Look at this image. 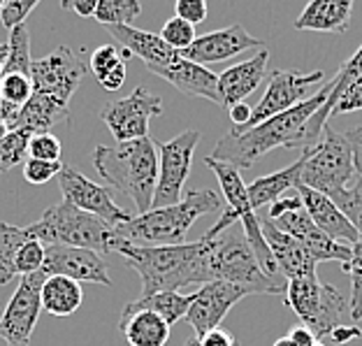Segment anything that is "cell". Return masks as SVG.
Segmentation results:
<instances>
[{
	"instance_id": "obj_1",
	"label": "cell",
	"mask_w": 362,
	"mask_h": 346,
	"mask_svg": "<svg viewBox=\"0 0 362 346\" xmlns=\"http://www.w3.org/2000/svg\"><path fill=\"white\" fill-rule=\"evenodd\" d=\"M214 237L202 235L197 242L168 244V246H135L114 237L112 251L123 256L128 267H133L142 282V295L160 291L179 293L184 286L207 284L209 275V251ZM139 295V298H142Z\"/></svg>"
},
{
	"instance_id": "obj_2",
	"label": "cell",
	"mask_w": 362,
	"mask_h": 346,
	"mask_svg": "<svg viewBox=\"0 0 362 346\" xmlns=\"http://www.w3.org/2000/svg\"><path fill=\"white\" fill-rule=\"evenodd\" d=\"M334 88V81H325V86L318 93L309 96L307 100L298 103L291 110H286L276 117L258 123L253 128H233L228 135H223L214 146L211 158L226 161L237 170H249L253 163L260 161L262 156L279 149H298L302 144V128L314 114L327 103Z\"/></svg>"
},
{
	"instance_id": "obj_3",
	"label": "cell",
	"mask_w": 362,
	"mask_h": 346,
	"mask_svg": "<svg viewBox=\"0 0 362 346\" xmlns=\"http://www.w3.org/2000/svg\"><path fill=\"white\" fill-rule=\"evenodd\" d=\"M90 161L107 184L133 200L137 214L151 209L158 184V142L139 137L114 146H95Z\"/></svg>"
},
{
	"instance_id": "obj_4",
	"label": "cell",
	"mask_w": 362,
	"mask_h": 346,
	"mask_svg": "<svg viewBox=\"0 0 362 346\" xmlns=\"http://www.w3.org/2000/svg\"><path fill=\"white\" fill-rule=\"evenodd\" d=\"M223 207L218 193L202 188V191H188L177 204L170 207L149 209L137 214L126 224L114 228V237L135 246H168L184 244L188 230L204 214L218 212Z\"/></svg>"
},
{
	"instance_id": "obj_5",
	"label": "cell",
	"mask_w": 362,
	"mask_h": 346,
	"mask_svg": "<svg viewBox=\"0 0 362 346\" xmlns=\"http://www.w3.org/2000/svg\"><path fill=\"white\" fill-rule=\"evenodd\" d=\"M26 233L42 244L79 246V249L100 253V256L112 251L114 242V228L107 221L75 207L68 200H61L54 207L45 209L35 224L26 226Z\"/></svg>"
},
{
	"instance_id": "obj_6",
	"label": "cell",
	"mask_w": 362,
	"mask_h": 346,
	"mask_svg": "<svg viewBox=\"0 0 362 346\" xmlns=\"http://www.w3.org/2000/svg\"><path fill=\"white\" fill-rule=\"evenodd\" d=\"M286 304L309 328L318 342H325L334 328L351 323V302L339 288L323 284L316 275L293 279L286 286Z\"/></svg>"
},
{
	"instance_id": "obj_7",
	"label": "cell",
	"mask_w": 362,
	"mask_h": 346,
	"mask_svg": "<svg viewBox=\"0 0 362 346\" xmlns=\"http://www.w3.org/2000/svg\"><path fill=\"white\" fill-rule=\"evenodd\" d=\"M353 179H356V166H353L351 144L344 133L325 128L318 142L304 151L300 184L334 200L353 184Z\"/></svg>"
},
{
	"instance_id": "obj_8",
	"label": "cell",
	"mask_w": 362,
	"mask_h": 346,
	"mask_svg": "<svg viewBox=\"0 0 362 346\" xmlns=\"http://www.w3.org/2000/svg\"><path fill=\"white\" fill-rule=\"evenodd\" d=\"M209 275L211 282L221 279V282H230L237 286H244L256 293H286V286L272 282L260 267V263L253 253L251 244L246 242L244 233L233 235H216L211 242L209 251Z\"/></svg>"
},
{
	"instance_id": "obj_9",
	"label": "cell",
	"mask_w": 362,
	"mask_h": 346,
	"mask_svg": "<svg viewBox=\"0 0 362 346\" xmlns=\"http://www.w3.org/2000/svg\"><path fill=\"white\" fill-rule=\"evenodd\" d=\"M265 217L279 230H284L286 235L295 237V240H300L304 246H307V251L314 256L316 263L339 260L341 265H346L351 260V246L332 240L330 235H325L323 230L311 221V217L307 214V209H304L298 193L291 197L281 195L276 202H272L265 212Z\"/></svg>"
},
{
	"instance_id": "obj_10",
	"label": "cell",
	"mask_w": 362,
	"mask_h": 346,
	"mask_svg": "<svg viewBox=\"0 0 362 346\" xmlns=\"http://www.w3.org/2000/svg\"><path fill=\"white\" fill-rule=\"evenodd\" d=\"M200 130H184L170 142L158 144V184H156L151 209L170 207L181 200V191L191 175L195 146L200 144Z\"/></svg>"
},
{
	"instance_id": "obj_11",
	"label": "cell",
	"mask_w": 362,
	"mask_h": 346,
	"mask_svg": "<svg viewBox=\"0 0 362 346\" xmlns=\"http://www.w3.org/2000/svg\"><path fill=\"white\" fill-rule=\"evenodd\" d=\"M47 275L42 270L21 277L14 295L0 314V340L7 346H28L33 330L37 325L40 311H42V284Z\"/></svg>"
},
{
	"instance_id": "obj_12",
	"label": "cell",
	"mask_w": 362,
	"mask_h": 346,
	"mask_svg": "<svg viewBox=\"0 0 362 346\" xmlns=\"http://www.w3.org/2000/svg\"><path fill=\"white\" fill-rule=\"evenodd\" d=\"M88 65L70 47H56L45 59H33V91L47 93L70 105L72 96L86 77Z\"/></svg>"
},
{
	"instance_id": "obj_13",
	"label": "cell",
	"mask_w": 362,
	"mask_h": 346,
	"mask_svg": "<svg viewBox=\"0 0 362 346\" xmlns=\"http://www.w3.org/2000/svg\"><path fill=\"white\" fill-rule=\"evenodd\" d=\"M160 114V98L149 93L144 86H137L130 96L107 105L100 112V119L117 142H128V139L149 137V121Z\"/></svg>"
},
{
	"instance_id": "obj_14",
	"label": "cell",
	"mask_w": 362,
	"mask_h": 346,
	"mask_svg": "<svg viewBox=\"0 0 362 346\" xmlns=\"http://www.w3.org/2000/svg\"><path fill=\"white\" fill-rule=\"evenodd\" d=\"M56 179H59L63 200H68V202L75 204V207L107 221L112 228H117V226L133 219V214L121 209L119 204L114 202V195H112L110 188L90 181L88 177L81 175L79 170L70 168V166H63Z\"/></svg>"
},
{
	"instance_id": "obj_15",
	"label": "cell",
	"mask_w": 362,
	"mask_h": 346,
	"mask_svg": "<svg viewBox=\"0 0 362 346\" xmlns=\"http://www.w3.org/2000/svg\"><path fill=\"white\" fill-rule=\"evenodd\" d=\"M320 81H325L323 70H314L311 75H302L298 70H274L269 75V84L265 96L260 98V103L253 107L251 121L246 128H253L258 123L267 121L276 114L291 110L298 103L307 100L309 88H314Z\"/></svg>"
},
{
	"instance_id": "obj_16",
	"label": "cell",
	"mask_w": 362,
	"mask_h": 346,
	"mask_svg": "<svg viewBox=\"0 0 362 346\" xmlns=\"http://www.w3.org/2000/svg\"><path fill=\"white\" fill-rule=\"evenodd\" d=\"M47 277H70L75 282L112 286L110 267L100 253L65 244H45L42 267Z\"/></svg>"
},
{
	"instance_id": "obj_17",
	"label": "cell",
	"mask_w": 362,
	"mask_h": 346,
	"mask_svg": "<svg viewBox=\"0 0 362 346\" xmlns=\"http://www.w3.org/2000/svg\"><path fill=\"white\" fill-rule=\"evenodd\" d=\"M246 295H253L249 288L214 279V282L202 284L197 293H193V302L184 318L195 330V335H202L211 328H218L221 321L228 316V311Z\"/></svg>"
},
{
	"instance_id": "obj_18",
	"label": "cell",
	"mask_w": 362,
	"mask_h": 346,
	"mask_svg": "<svg viewBox=\"0 0 362 346\" xmlns=\"http://www.w3.org/2000/svg\"><path fill=\"white\" fill-rule=\"evenodd\" d=\"M256 47L262 49L265 42L253 38L244 26H240V23H233V26L207 33V35H197L195 42L179 54L193 63L209 65V63L230 61V59H235L237 54L246 52V49H256Z\"/></svg>"
},
{
	"instance_id": "obj_19",
	"label": "cell",
	"mask_w": 362,
	"mask_h": 346,
	"mask_svg": "<svg viewBox=\"0 0 362 346\" xmlns=\"http://www.w3.org/2000/svg\"><path fill=\"white\" fill-rule=\"evenodd\" d=\"M207 168L216 175L218 184H221V193H223V214H221V221H216L207 233V237H216L221 233H226L230 226H235L237 221H242L244 217L253 214L251 200H249V184H244L242 172L235 166H230L226 161H216L207 156L204 158Z\"/></svg>"
},
{
	"instance_id": "obj_20",
	"label": "cell",
	"mask_w": 362,
	"mask_h": 346,
	"mask_svg": "<svg viewBox=\"0 0 362 346\" xmlns=\"http://www.w3.org/2000/svg\"><path fill=\"white\" fill-rule=\"evenodd\" d=\"M260 217V228H262V237L269 246L272 256H274L279 270L284 272L286 282H293V279H302V277H311L316 275V265L314 256L307 251L300 240L286 235L284 230H279L272 221L265 217V212H258Z\"/></svg>"
},
{
	"instance_id": "obj_21",
	"label": "cell",
	"mask_w": 362,
	"mask_h": 346,
	"mask_svg": "<svg viewBox=\"0 0 362 346\" xmlns=\"http://www.w3.org/2000/svg\"><path fill=\"white\" fill-rule=\"evenodd\" d=\"M267 61L269 52L260 49L249 61H242L237 65H230L218 75V98L221 105L230 110L237 103H244L253 91L260 86V81L267 75Z\"/></svg>"
},
{
	"instance_id": "obj_22",
	"label": "cell",
	"mask_w": 362,
	"mask_h": 346,
	"mask_svg": "<svg viewBox=\"0 0 362 346\" xmlns=\"http://www.w3.org/2000/svg\"><path fill=\"white\" fill-rule=\"evenodd\" d=\"M153 75L163 77L165 81H170L179 93L191 96V98H207V100L221 105L218 98V75L211 72L207 65L193 63L179 56L175 63L163 65V68L149 70Z\"/></svg>"
},
{
	"instance_id": "obj_23",
	"label": "cell",
	"mask_w": 362,
	"mask_h": 346,
	"mask_svg": "<svg viewBox=\"0 0 362 346\" xmlns=\"http://www.w3.org/2000/svg\"><path fill=\"white\" fill-rule=\"evenodd\" d=\"M295 191H298L311 221H314L325 235H330L332 240L349 244V246H353L360 240V233L353 228V224L346 219V214L337 207L330 197L314 191V188H309V186H302V184L295 186Z\"/></svg>"
},
{
	"instance_id": "obj_24",
	"label": "cell",
	"mask_w": 362,
	"mask_h": 346,
	"mask_svg": "<svg viewBox=\"0 0 362 346\" xmlns=\"http://www.w3.org/2000/svg\"><path fill=\"white\" fill-rule=\"evenodd\" d=\"M107 30H110V35L117 40L123 49H128L133 56L142 59L149 70L175 63L181 56L179 52H175V49L163 42V38L156 35V33L139 30L135 26H107Z\"/></svg>"
},
{
	"instance_id": "obj_25",
	"label": "cell",
	"mask_w": 362,
	"mask_h": 346,
	"mask_svg": "<svg viewBox=\"0 0 362 346\" xmlns=\"http://www.w3.org/2000/svg\"><path fill=\"white\" fill-rule=\"evenodd\" d=\"M356 0H309L304 10L295 19V30H314V33H346L353 16Z\"/></svg>"
},
{
	"instance_id": "obj_26",
	"label": "cell",
	"mask_w": 362,
	"mask_h": 346,
	"mask_svg": "<svg viewBox=\"0 0 362 346\" xmlns=\"http://www.w3.org/2000/svg\"><path fill=\"white\" fill-rule=\"evenodd\" d=\"M68 119H70L68 105L56 100V98L47 96V93H37V91H33L28 103L16 112V117L12 121V128H21L30 135L52 133V128L56 126V123H63Z\"/></svg>"
},
{
	"instance_id": "obj_27",
	"label": "cell",
	"mask_w": 362,
	"mask_h": 346,
	"mask_svg": "<svg viewBox=\"0 0 362 346\" xmlns=\"http://www.w3.org/2000/svg\"><path fill=\"white\" fill-rule=\"evenodd\" d=\"M302 166H304V151L300 154V158L279 172H272V175L258 177L256 181L249 184V200L253 212H260L262 207H269L272 202H276L288 188H295L300 184V175H302Z\"/></svg>"
},
{
	"instance_id": "obj_28",
	"label": "cell",
	"mask_w": 362,
	"mask_h": 346,
	"mask_svg": "<svg viewBox=\"0 0 362 346\" xmlns=\"http://www.w3.org/2000/svg\"><path fill=\"white\" fill-rule=\"evenodd\" d=\"M170 323L153 311H135L121 316L119 330L130 346H165L170 340Z\"/></svg>"
},
{
	"instance_id": "obj_29",
	"label": "cell",
	"mask_w": 362,
	"mask_h": 346,
	"mask_svg": "<svg viewBox=\"0 0 362 346\" xmlns=\"http://www.w3.org/2000/svg\"><path fill=\"white\" fill-rule=\"evenodd\" d=\"M42 309L52 316H72L84 302L79 282L70 277H47L42 284Z\"/></svg>"
},
{
	"instance_id": "obj_30",
	"label": "cell",
	"mask_w": 362,
	"mask_h": 346,
	"mask_svg": "<svg viewBox=\"0 0 362 346\" xmlns=\"http://www.w3.org/2000/svg\"><path fill=\"white\" fill-rule=\"evenodd\" d=\"M193 302V295H181L175 291H160V293H153V295H142L133 302H128L123 307L121 316H130L135 311H153L168 321V323H177L186 316L188 307Z\"/></svg>"
},
{
	"instance_id": "obj_31",
	"label": "cell",
	"mask_w": 362,
	"mask_h": 346,
	"mask_svg": "<svg viewBox=\"0 0 362 346\" xmlns=\"http://www.w3.org/2000/svg\"><path fill=\"white\" fill-rule=\"evenodd\" d=\"M28 237L26 228L0 221V286L10 284L16 277V253Z\"/></svg>"
},
{
	"instance_id": "obj_32",
	"label": "cell",
	"mask_w": 362,
	"mask_h": 346,
	"mask_svg": "<svg viewBox=\"0 0 362 346\" xmlns=\"http://www.w3.org/2000/svg\"><path fill=\"white\" fill-rule=\"evenodd\" d=\"M3 72H21L30 75L33 72V54H30V33L26 23H19L10 30L7 40V61Z\"/></svg>"
},
{
	"instance_id": "obj_33",
	"label": "cell",
	"mask_w": 362,
	"mask_h": 346,
	"mask_svg": "<svg viewBox=\"0 0 362 346\" xmlns=\"http://www.w3.org/2000/svg\"><path fill=\"white\" fill-rule=\"evenodd\" d=\"M139 14V0H98L93 19L103 26H130Z\"/></svg>"
},
{
	"instance_id": "obj_34",
	"label": "cell",
	"mask_w": 362,
	"mask_h": 346,
	"mask_svg": "<svg viewBox=\"0 0 362 346\" xmlns=\"http://www.w3.org/2000/svg\"><path fill=\"white\" fill-rule=\"evenodd\" d=\"M28 142L30 133L21 128H12L0 139V172H10L16 166H23L28 158Z\"/></svg>"
},
{
	"instance_id": "obj_35",
	"label": "cell",
	"mask_w": 362,
	"mask_h": 346,
	"mask_svg": "<svg viewBox=\"0 0 362 346\" xmlns=\"http://www.w3.org/2000/svg\"><path fill=\"white\" fill-rule=\"evenodd\" d=\"M341 267L351 277V318L362 321V235L351 246V260Z\"/></svg>"
},
{
	"instance_id": "obj_36",
	"label": "cell",
	"mask_w": 362,
	"mask_h": 346,
	"mask_svg": "<svg viewBox=\"0 0 362 346\" xmlns=\"http://www.w3.org/2000/svg\"><path fill=\"white\" fill-rule=\"evenodd\" d=\"M332 202L346 214V219L353 224V228L362 235V177L356 175L353 184L346 188V191H341L337 195Z\"/></svg>"
},
{
	"instance_id": "obj_37",
	"label": "cell",
	"mask_w": 362,
	"mask_h": 346,
	"mask_svg": "<svg viewBox=\"0 0 362 346\" xmlns=\"http://www.w3.org/2000/svg\"><path fill=\"white\" fill-rule=\"evenodd\" d=\"M158 35L163 38V42L175 49V52H184L186 47H191L195 42L197 33H195L193 23L179 19V16H172V19L163 23V30Z\"/></svg>"
},
{
	"instance_id": "obj_38",
	"label": "cell",
	"mask_w": 362,
	"mask_h": 346,
	"mask_svg": "<svg viewBox=\"0 0 362 346\" xmlns=\"http://www.w3.org/2000/svg\"><path fill=\"white\" fill-rule=\"evenodd\" d=\"M358 77H362V45L356 54L351 56V59L346 63H341V68L337 70V75L332 77L334 81V88H332V93H330V103H332V110H334V105L337 100L346 93V88L356 81Z\"/></svg>"
},
{
	"instance_id": "obj_39",
	"label": "cell",
	"mask_w": 362,
	"mask_h": 346,
	"mask_svg": "<svg viewBox=\"0 0 362 346\" xmlns=\"http://www.w3.org/2000/svg\"><path fill=\"white\" fill-rule=\"evenodd\" d=\"M42 260H45V244L35 240V237H28L21 244L19 253H16V277H26L37 272L42 267Z\"/></svg>"
},
{
	"instance_id": "obj_40",
	"label": "cell",
	"mask_w": 362,
	"mask_h": 346,
	"mask_svg": "<svg viewBox=\"0 0 362 346\" xmlns=\"http://www.w3.org/2000/svg\"><path fill=\"white\" fill-rule=\"evenodd\" d=\"M63 154L61 139L54 133H35L30 135L28 142V158H37V161H52L59 163Z\"/></svg>"
},
{
	"instance_id": "obj_41",
	"label": "cell",
	"mask_w": 362,
	"mask_h": 346,
	"mask_svg": "<svg viewBox=\"0 0 362 346\" xmlns=\"http://www.w3.org/2000/svg\"><path fill=\"white\" fill-rule=\"evenodd\" d=\"M121 63H126V59H123V54H121V49L114 47V45H103V47H98L93 54H90L88 70L93 72L95 79H100V77H105L107 72L114 70Z\"/></svg>"
},
{
	"instance_id": "obj_42",
	"label": "cell",
	"mask_w": 362,
	"mask_h": 346,
	"mask_svg": "<svg viewBox=\"0 0 362 346\" xmlns=\"http://www.w3.org/2000/svg\"><path fill=\"white\" fill-rule=\"evenodd\" d=\"M63 163H52V161H37V158H26L23 163V179L33 186H42L47 181L59 177Z\"/></svg>"
},
{
	"instance_id": "obj_43",
	"label": "cell",
	"mask_w": 362,
	"mask_h": 346,
	"mask_svg": "<svg viewBox=\"0 0 362 346\" xmlns=\"http://www.w3.org/2000/svg\"><path fill=\"white\" fill-rule=\"evenodd\" d=\"M40 5V0H7L5 10L0 14V26H5L7 30H12L19 23H26L30 12Z\"/></svg>"
},
{
	"instance_id": "obj_44",
	"label": "cell",
	"mask_w": 362,
	"mask_h": 346,
	"mask_svg": "<svg viewBox=\"0 0 362 346\" xmlns=\"http://www.w3.org/2000/svg\"><path fill=\"white\" fill-rule=\"evenodd\" d=\"M184 346H242L240 342H237V337L226 330L223 325L218 328H211V330L202 333V335H193L188 337Z\"/></svg>"
},
{
	"instance_id": "obj_45",
	"label": "cell",
	"mask_w": 362,
	"mask_h": 346,
	"mask_svg": "<svg viewBox=\"0 0 362 346\" xmlns=\"http://www.w3.org/2000/svg\"><path fill=\"white\" fill-rule=\"evenodd\" d=\"M207 0H177L175 3V16L193 23V26L207 19Z\"/></svg>"
},
{
	"instance_id": "obj_46",
	"label": "cell",
	"mask_w": 362,
	"mask_h": 346,
	"mask_svg": "<svg viewBox=\"0 0 362 346\" xmlns=\"http://www.w3.org/2000/svg\"><path fill=\"white\" fill-rule=\"evenodd\" d=\"M362 110V77H358L353 84L346 88L339 100H337L334 110H332V117H341V114H351V112H358Z\"/></svg>"
},
{
	"instance_id": "obj_47",
	"label": "cell",
	"mask_w": 362,
	"mask_h": 346,
	"mask_svg": "<svg viewBox=\"0 0 362 346\" xmlns=\"http://www.w3.org/2000/svg\"><path fill=\"white\" fill-rule=\"evenodd\" d=\"M344 137H346V142L351 144L353 166H356V175L362 177V126L346 130V133H344Z\"/></svg>"
},
{
	"instance_id": "obj_48",
	"label": "cell",
	"mask_w": 362,
	"mask_h": 346,
	"mask_svg": "<svg viewBox=\"0 0 362 346\" xmlns=\"http://www.w3.org/2000/svg\"><path fill=\"white\" fill-rule=\"evenodd\" d=\"M61 7L65 12L81 16V19H90L95 14L98 0H61Z\"/></svg>"
},
{
	"instance_id": "obj_49",
	"label": "cell",
	"mask_w": 362,
	"mask_h": 346,
	"mask_svg": "<svg viewBox=\"0 0 362 346\" xmlns=\"http://www.w3.org/2000/svg\"><path fill=\"white\" fill-rule=\"evenodd\" d=\"M362 337V330L358 325H353V323H346V325H339V328H334V330L330 333V337L327 340H332V344L337 346H344V344H349L353 340H360Z\"/></svg>"
},
{
	"instance_id": "obj_50",
	"label": "cell",
	"mask_w": 362,
	"mask_h": 346,
	"mask_svg": "<svg viewBox=\"0 0 362 346\" xmlns=\"http://www.w3.org/2000/svg\"><path fill=\"white\" fill-rule=\"evenodd\" d=\"M98 81H100V86L105 91H110V93H112V91H119L123 84H126V63L117 65V68L110 70L105 77H100Z\"/></svg>"
},
{
	"instance_id": "obj_51",
	"label": "cell",
	"mask_w": 362,
	"mask_h": 346,
	"mask_svg": "<svg viewBox=\"0 0 362 346\" xmlns=\"http://www.w3.org/2000/svg\"><path fill=\"white\" fill-rule=\"evenodd\" d=\"M228 112H230V119H233V123H235V128H246L251 121L253 107L246 105V103H237V105L230 107Z\"/></svg>"
},
{
	"instance_id": "obj_52",
	"label": "cell",
	"mask_w": 362,
	"mask_h": 346,
	"mask_svg": "<svg viewBox=\"0 0 362 346\" xmlns=\"http://www.w3.org/2000/svg\"><path fill=\"white\" fill-rule=\"evenodd\" d=\"M288 337H291L295 346H314V344L318 342L316 337H314V333H311L309 328H304V325L291 328V333H288Z\"/></svg>"
},
{
	"instance_id": "obj_53",
	"label": "cell",
	"mask_w": 362,
	"mask_h": 346,
	"mask_svg": "<svg viewBox=\"0 0 362 346\" xmlns=\"http://www.w3.org/2000/svg\"><path fill=\"white\" fill-rule=\"evenodd\" d=\"M5 61H7V42H5V45H0V77H3Z\"/></svg>"
},
{
	"instance_id": "obj_54",
	"label": "cell",
	"mask_w": 362,
	"mask_h": 346,
	"mask_svg": "<svg viewBox=\"0 0 362 346\" xmlns=\"http://www.w3.org/2000/svg\"><path fill=\"white\" fill-rule=\"evenodd\" d=\"M7 133H10V123H7L3 117H0V139H3Z\"/></svg>"
},
{
	"instance_id": "obj_55",
	"label": "cell",
	"mask_w": 362,
	"mask_h": 346,
	"mask_svg": "<svg viewBox=\"0 0 362 346\" xmlns=\"http://www.w3.org/2000/svg\"><path fill=\"white\" fill-rule=\"evenodd\" d=\"M272 346H295V344H293V340H291V337L286 335V337H281V340H276V342L272 344Z\"/></svg>"
},
{
	"instance_id": "obj_56",
	"label": "cell",
	"mask_w": 362,
	"mask_h": 346,
	"mask_svg": "<svg viewBox=\"0 0 362 346\" xmlns=\"http://www.w3.org/2000/svg\"><path fill=\"white\" fill-rule=\"evenodd\" d=\"M5 3L7 0H0V14H3V10H5Z\"/></svg>"
},
{
	"instance_id": "obj_57",
	"label": "cell",
	"mask_w": 362,
	"mask_h": 346,
	"mask_svg": "<svg viewBox=\"0 0 362 346\" xmlns=\"http://www.w3.org/2000/svg\"><path fill=\"white\" fill-rule=\"evenodd\" d=\"M314 346H325V344H323V342H316Z\"/></svg>"
},
{
	"instance_id": "obj_58",
	"label": "cell",
	"mask_w": 362,
	"mask_h": 346,
	"mask_svg": "<svg viewBox=\"0 0 362 346\" xmlns=\"http://www.w3.org/2000/svg\"><path fill=\"white\" fill-rule=\"evenodd\" d=\"M0 314H3V307H0Z\"/></svg>"
}]
</instances>
